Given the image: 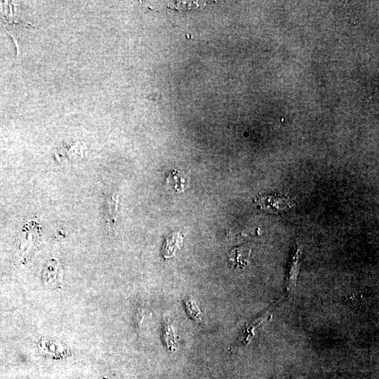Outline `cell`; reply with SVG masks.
I'll return each mask as SVG.
<instances>
[{
  "instance_id": "2",
  "label": "cell",
  "mask_w": 379,
  "mask_h": 379,
  "mask_svg": "<svg viewBox=\"0 0 379 379\" xmlns=\"http://www.w3.org/2000/svg\"><path fill=\"white\" fill-rule=\"evenodd\" d=\"M191 175L189 172L181 170L171 172L166 181L167 188L176 193H181L190 188Z\"/></svg>"
},
{
  "instance_id": "4",
  "label": "cell",
  "mask_w": 379,
  "mask_h": 379,
  "mask_svg": "<svg viewBox=\"0 0 379 379\" xmlns=\"http://www.w3.org/2000/svg\"><path fill=\"white\" fill-rule=\"evenodd\" d=\"M300 259H301V252L297 248L295 253L294 257L292 258L289 276H288V290H292L296 285L297 276L299 270L300 266Z\"/></svg>"
},
{
  "instance_id": "1",
  "label": "cell",
  "mask_w": 379,
  "mask_h": 379,
  "mask_svg": "<svg viewBox=\"0 0 379 379\" xmlns=\"http://www.w3.org/2000/svg\"><path fill=\"white\" fill-rule=\"evenodd\" d=\"M255 202L262 209L275 214L290 209L293 205L291 199L281 195H260L255 199Z\"/></svg>"
},
{
  "instance_id": "3",
  "label": "cell",
  "mask_w": 379,
  "mask_h": 379,
  "mask_svg": "<svg viewBox=\"0 0 379 379\" xmlns=\"http://www.w3.org/2000/svg\"><path fill=\"white\" fill-rule=\"evenodd\" d=\"M184 242L181 233L174 232L167 237L163 248V255L166 259L174 257L176 252L180 249Z\"/></svg>"
}]
</instances>
